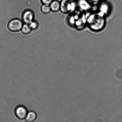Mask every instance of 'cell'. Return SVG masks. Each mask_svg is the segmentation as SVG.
I'll list each match as a JSON object with an SVG mask.
<instances>
[{
    "label": "cell",
    "instance_id": "cell-1",
    "mask_svg": "<svg viewBox=\"0 0 122 122\" xmlns=\"http://www.w3.org/2000/svg\"><path fill=\"white\" fill-rule=\"evenodd\" d=\"M87 23L91 30L95 31L100 30L105 25L104 16L98 13L91 14L87 19Z\"/></svg>",
    "mask_w": 122,
    "mask_h": 122
},
{
    "label": "cell",
    "instance_id": "cell-2",
    "mask_svg": "<svg viewBox=\"0 0 122 122\" xmlns=\"http://www.w3.org/2000/svg\"><path fill=\"white\" fill-rule=\"evenodd\" d=\"M23 25L22 22L21 20L15 19L9 21L8 24V28L11 31L18 32L21 30Z\"/></svg>",
    "mask_w": 122,
    "mask_h": 122
},
{
    "label": "cell",
    "instance_id": "cell-3",
    "mask_svg": "<svg viewBox=\"0 0 122 122\" xmlns=\"http://www.w3.org/2000/svg\"><path fill=\"white\" fill-rule=\"evenodd\" d=\"M75 2L71 3L67 0H63L60 3V10L64 14H67L74 9Z\"/></svg>",
    "mask_w": 122,
    "mask_h": 122
},
{
    "label": "cell",
    "instance_id": "cell-4",
    "mask_svg": "<svg viewBox=\"0 0 122 122\" xmlns=\"http://www.w3.org/2000/svg\"><path fill=\"white\" fill-rule=\"evenodd\" d=\"M14 112L16 117L20 120L25 119L28 113L27 108L21 105L17 106Z\"/></svg>",
    "mask_w": 122,
    "mask_h": 122
},
{
    "label": "cell",
    "instance_id": "cell-5",
    "mask_svg": "<svg viewBox=\"0 0 122 122\" xmlns=\"http://www.w3.org/2000/svg\"><path fill=\"white\" fill-rule=\"evenodd\" d=\"M34 17V13L32 10H25L23 13L22 20L26 24H29L33 21Z\"/></svg>",
    "mask_w": 122,
    "mask_h": 122
},
{
    "label": "cell",
    "instance_id": "cell-6",
    "mask_svg": "<svg viewBox=\"0 0 122 122\" xmlns=\"http://www.w3.org/2000/svg\"><path fill=\"white\" fill-rule=\"evenodd\" d=\"M87 23V19L86 18L85 16V15H83V14H82L80 17L76 20L74 26L76 29L81 30L84 28Z\"/></svg>",
    "mask_w": 122,
    "mask_h": 122
},
{
    "label": "cell",
    "instance_id": "cell-7",
    "mask_svg": "<svg viewBox=\"0 0 122 122\" xmlns=\"http://www.w3.org/2000/svg\"><path fill=\"white\" fill-rule=\"evenodd\" d=\"M77 5L81 10H88L91 8V5L87 0H79Z\"/></svg>",
    "mask_w": 122,
    "mask_h": 122
},
{
    "label": "cell",
    "instance_id": "cell-8",
    "mask_svg": "<svg viewBox=\"0 0 122 122\" xmlns=\"http://www.w3.org/2000/svg\"><path fill=\"white\" fill-rule=\"evenodd\" d=\"M37 115L34 111H31L28 112L25 120L28 122H33L36 120Z\"/></svg>",
    "mask_w": 122,
    "mask_h": 122
},
{
    "label": "cell",
    "instance_id": "cell-9",
    "mask_svg": "<svg viewBox=\"0 0 122 122\" xmlns=\"http://www.w3.org/2000/svg\"><path fill=\"white\" fill-rule=\"evenodd\" d=\"M50 5L51 10L54 12H57L60 10V3L58 1H53Z\"/></svg>",
    "mask_w": 122,
    "mask_h": 122
},
{
    "label": "cell",
    "instance_id": "cell-10",
    "mask_svg": "<svg viewBox=\"0 0 122 122\" xmlns=\"http://www.w3.org/2000/svg\"><path fill=\"white\" fill-rule=\"evenodd\" d=\"M32 30V28L30 27L29 25L26 23L23 25L21 29V32L23 34L25 35L30 34Z\"/></svg>",
    "mask_w": 122,
    "mask_h": 122
},
{
    "label": "cell",
    "instance_id": "cell-11",
    "mask_svg": "<svg viewBox=\"0 0 122 122\" xmlns=\"http://www.w3.org/2000/svg\"><path fill=\"white\" fill-rule=\"evenodd\" d=\"M41 10L42 12L45 14H48L51 10L50 6L46 4H44L42 6Z\"/></svg>",
    "mask_w": 122,
    "mask_h": 122
},
{
    "label": "cell",
    "instance_id": "cell-12",
    "mask_svg": "<svg viewBox=\"0 0 122 122\" xmlns=\"http://www.w3.org/2000/svg\"><path fill=\"white\" fill-rule=\"evenodd\" d=\"M30 27L32 29H35L38 27V24L36 21H33L30 23L29 24Z\"/></svg>",
    "mask_w": 122,
    "mask_h": 122
},
{
    "label": "cell",
    "instance_id": "cell-13",
    "mask_svg": "<svg viewBox=\"0 0 122 122\" xmlns=\"http://www.w3.org/2000/svg\"><path fill=\"white\" fill-rule=\"evenodd\" d=\"M89 3L92 5H96L100 2V0H87Z\"/></svg>",
    "mask_w": 122,
    "mask_h": 122
},
{
    "label": "cell",
    "instance_id": "cell-14",
    "mask_svg": "<svg viewBox=\"0 0 122 122\" xmlns=\"http://www.w3.org/2000/svg\"><path fill=\"white\" fill-rule=\"evenodd\" d=\"M53 1V0H41L42 3L44 4L50 5Z\"/></svg>",
    "mask_w": 122,
    "mask_h": 122
},
{
    "label": "cell",
    "instance_id": "cell-15",
    "mask_svg": "<svg viewBox=\"0 0 122 122\" xmlns=\"http://www.w3.org/2000/svg\"><path fill=\"white\" fill-rule=\"evenodd\" d=\"M67 0L69 1V2H71V3H72V2H75L76 0Z\"/></svg>",
    "mask_w": 122,
    "mask_h": 122
},
{
    "label": "cell",
    "instance_id": "cell-16",
    "mask_svg": "<svg viewBox=\"0 0 122 122\" xmlns=\"http://www.w3.org/2000/svg\"><path fill=\"white\" fill-rule=\"evenodd\" d=\"M100 1H103V2H105L107 0H100Z\"/></svg>",
    "mask_w": 122,
    "mask_h": 122
}]
</instances>
